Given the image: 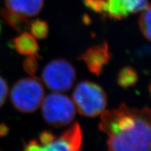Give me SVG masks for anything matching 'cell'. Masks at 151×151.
Returning a JSON list of instances; mask_svg holds the SVG:
<instances>
[{"instance_id": "1", "label": "cell", "mask_w": 151, "mask_h": 151, "mask_svg": "<svg viewBox=\"0 0 151 151\" xmlns=\"http://www.w3.org/2000/svg\"><path fill=\"white\" fill-rule=\"evenodd\" d=\"M109 150H151V110L137 109L135 125L120 134L109 137Z\"/></svg>"}, {"instance_id": "2", "label": "cell", "mask_w": 151, "mask_h": 151, "mask_svg": "<svg viewBox=\"0 0 151 151\" xmlns=\"http://www.w3.org/2000/svg\"><path fill=\"white\" fill-rule=\"evenodd\" d=\"M74 104L78 112L86 117L101 114L107 105V95L102 88L92 81L79 83L73 93Z\"/></svg>"}, {"instance_id": "3", "label": "cell", "mask_w": 151, "mask_h": 151, "mask_svg": "<svg viewBox=\"0 0 151 151\" xmlns=\"http://www.w3.org/2000/svg\"><path fill=\"white\" fill-rule=\"evenodd\" d=\"M44 98V88L39 79L34 77L18 80L11 92V103L20 112H35Z\"/></svg>"}, {"instance_id": "4", "label": "cell", "mask_w": 151, "mask_h": 151, "mask_svg": "<svg viewBox=\"0 0 151 151\" xmlns=\"http://www.w3.org/2000/svg\"><path fill=\"white\" fill-rule=\"evenodd\" d=\"M41 106L43 119L52 127H64L75 118L76 106L65 94L58 92L48 94L43 98Z\"/></svg>"}, {"instance_id": "5", "label": "cell", "mask_w": 151, "mask_h": 151, "mask_svg": "<svg viewBox=\"0 0 151 151\" xmlns=\"http://www.w3.org/2000/svg\"><path fill=\"white\" fill-rule=\"evenodd\" d=\"M41 77L49 89L56 92H65L73 86L76 72L70 62L63 59H56L43 68Z\"/></svg>"}, {"instance_id": "6", "label": "cell", "mask_w": 151, "mask_h": 151, "mask_svg": "<svg viewBox=\"0 0 151 151\" xmlns=\"http://www.w3.org/2000/svg\"><path fill=\"white\" fill-rule=\"evenodd\" d=\"M111 58L112 53L109 50L108 43L104 41L90 47L78 57V59L84 62L90 73L99 76Z\"/></svg>"}, {"instance_id": "7", "label": "cell", "mask_w": 151, "mask_h": 151, "mask_svg": "<svg viewBox=\"0 0 151 151\" xmlns=\"http://www.w3.org/2000/svg\"><path fill=\"white\" fill-rule=\"evenodd\" d=\"M83 146V130L78 122L73 123L47 147L46 150L77 151Z\"/></svg>"}, {"instance_id": "8", "label": "cell", "mask_w": 151, "mask_h": 151, "mask_svg": "<svg viewBox=\"0 0 151 151\" xmlns=\"http://www.w3.org/2000/svg\"><path fill=\"white\" fill-rule=\"evenodd\" d=\"M148 6V0H106V15L111 18L121 20L129 14L143 11Z\"/></svg>"}, {"instance_id": "9", "label": "cell", "mask_w": 151, "mask_h": 151, "mask_svg": "<svg viewBox=\"0 0 151 151\" xmlns=\"http://www.w3.org/2000/svg\"><path fill=\"white\" fill-rule=\"evenodd\" d=\"M6 9L19 17L29 19L40 13L43 0H5Z\"/></svg>"}, {"instance_id": "10", "label": "cell", "mask_w": 151, "mask_h": 151, "mask_svg": "<svg viewBox=\"0 0 151 151\" xmlns=\"http://www.w3.org/2000/svg\"><path fill=\"white\" fill-rule=\"evenodd\" d=\"M11 46L22 55L39 56V46L35 37L28 32L21 33L11 41Z\"/></svg>"}, {"instance_id": "11", "label": "cell", "mask_w": 151, "mask_h": 151, "mask_svg": "<svg viewBox=\"0 0 151 151\" xmlns=\"http://www.w3.org/2000/svg\"><path fill=\"white\" fill-rule=\"evenodd\" d=\"M0 15L11 27L14 28L18 32H22L24 30L29 29L30 22H31L29 19L23 18L16 16L11 13L7 9H3L0 11Z\"/></svg>"}, {"instance_id": "12", "label": "cell", "mask_w": 151, "mask_h": 151, "mask_svg": "<svg viewBox=\"0 0 151 151\" xmlns=\"http://www.w3.org/2000/svg\"><path fill=\"white\" fill-rule=\"evenodd\" d=\"M138 73L133 67L127 66L122 67L119 71L117 81L118 83L122 88H127L133 86L137 82Z\"/></svg>"}, {"instance_id": "13", "label": "cell", "mask_w": 151, "mask_h": 151, "mask_svg": "<svg viewBox=\"0 0 151 151\" xmlns=\"http://www.w3.org/2000/svg\"><path fill=\"white\" fill-rule=\"evenodd\" d=\"M139 22L143 36L151 41V5L147 6L143 9Z\"/></svg>"}, {"instance_id": "14", "label": "cell", "mask_w": 151, "mask_h": 151, "mask_svg": "<svg viewBox=\"0 0 151 151\" xmlns=\"http://www.w3.org/2000/svg\"><path fill=\"white\" fill-rule=\"evenodd\" d=\"M29 29L32 35L38 39H43L48 35L49 27L48 24L44 20L37 19L30 22Z\"/></svg>"}, {"instance_id": "15", "label": "cell", "mask_w": 151, "mask_h": 151, "mask_svg": "<svg viewBox=\"0 0 151 151\" xmlns=\"http://www.w3.org/2000/svg\"><path fill=\"white\" fill-rule=\"evenodd\" d=\"M22 67L26 73L30 76H34L39 68V62L36 55H27L22 62Z\"/></svg>"}, {"instance_id": "16", "label": "cell", "mask_w": 151, "mask_h": 151, "mask_svg": "<svg viewBox=\"0 0 151 151\" xmlns=\"http://www.w3.org/2000/svg\"><path fill=\"white\" fill-rule=\"evenodd\" d=\"M84 4L94 12L106 15L105 0H83Z\"/></svg>"}, {"instance_id": "17", "label": "cell", "mask_w": 151, "mask_h": 151, "mask_svg": "<svg viewBox=\"0 0 151 151\" xmlns=\"http://www.w3.org/2000/svg\"><path fill=\"white\" fill-rule=\"evenodd\" d=\"M55 139V136L50 131L45 130L39 134V150H46L47 147Z\"/></svg>"}, {"instance_id": "18", "label": "cell", "mask_w": 151, "mask_h": 151, "mask_svg": "<svg viewBox=\"0 0 151 151\" xmlns=\"http://www.w3.org/2000/svg\"><path fill=\"white\" fill-rule=\"evenodd\" d=\"M9 88L6 82L0 76V107L4 104L7 95Z\"/></svg>"}, {"instance_id": "19", "label": "cell", "mask_w": 151, "mask_h": 151, "mask_svg": "<svg viewBox=\"0 0 151 151\" xmlns=\"http://www.w3.org/2000/svg\"><path fill=\"white\" fill-rule=\"evenodd\" d=\"M25 150H39V144L37 141L32 140L29 141L24 146Z\"/></svg>"}, {"instance_id": "20", "label": "cell", "mask_w": 151, "mask_h": 151, "mask_svg": "<svg viewBox=\"0 0 151 151\" xmlns=\"http://www.w3.org/2000/svg\"><path fill=\"white\" fill-rule=\"evenodd\" d=\"M7 131H8V128L6 127V125L0 126V136L6 134Z\"/></svg>"}, {"instance_id": "21", "label": "cell", "mask_w": 151, "mask_h": 151, "mask_svg": "<svg viewBox=\"0 0 151 151\" xmlns=\"http://www.w3.org/2000/svg\"><path fill=\"white\" fill-rule=\"evenodd\" d=\"M149 91L150 92V94H151V85L150 86H149Z\"/></svg>"}, {"instance_id": "22", "label": "cell", "mask_w": 151, "mask_h": 151, "mask_svg": "<svg viewBox=\"0 0 151 151\" xmlns=\"http://www.w3.org/2000/svg\"><path fill=\"white\" fill-rule=\"evenodd\" d=\"M0 32H1V25H0Z\"/></svg>"}]
</instances>
